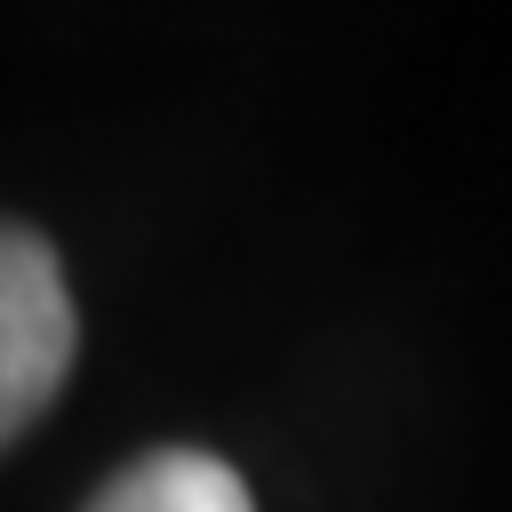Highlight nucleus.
Listing matches in <instances>:
<instances>
[{
    "mask_svg": "<svg viewBox=\"0 0 512 512\" xmlns=\"http://www.w3.org/2000/svg\"><path fill=\"white\" fill-rule=\"evenodd\" d=\"M72 288H64V264L56 248L0 216V448L56 400V384L72 376Z\"/></svg>",
    "mask_w": 512,
    "mask_h": 512,
    "instance_id": "1",
    "label": "nucleus"
},
{
    "mask_svg": "<svg viewBox=\"0 0 512 512\" xmlns=\"http://www.w3.org/2000/svg\"><path fill=\"white\" fill-rule=\"evenodd\" d=\"M88 512H256V504L232 464H216L200 448H160V456L112 472Z\"/></svg>",
    "mask_w": 512,
    "mask_h": 512,
    "instance_id": "2",
    "label": "nucleus"
}]
</instances>
